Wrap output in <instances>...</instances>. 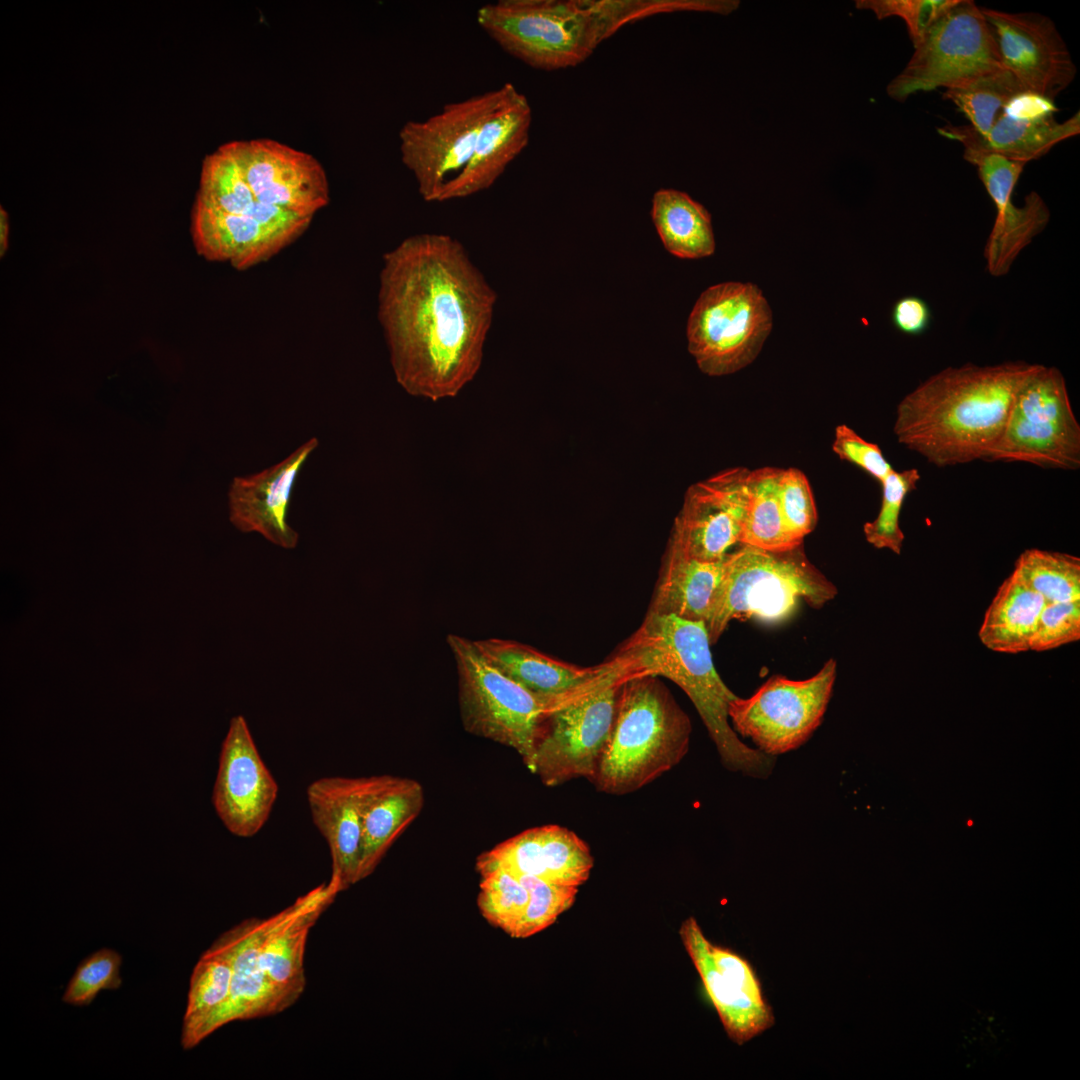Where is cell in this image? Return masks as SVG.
I'll list each match as a JSON object with an SVG mask.
<instances>
[{"mask_svg":"<svg viewBox=\"0 0 1080 1080\" xmlns=\"http://www.w3.org/2000/svg\"><path fill=\"white\" fill-rule=\"evenodd\" d=\"M750 470L735 467L691 485L668 547L704 562L722 561L740 542L749 501Z\"/></svg>","mask_w":1080,"mask_h":1080,"instance_id":"16","label":"cell"},{"mask_svg":"<svg viewBox=\"0 0 1080 1080\" xmlns=\"http://www.w3.org/2000/svg\"><path fill=\"white\" fill-rule=\"evenodd\" d=\"M423 806L424 790L418 781L390 775L367 777L358 882L374 872Z\"/></svg>","mask_w":1080,"mask_h":1080,"instance_id":"28","label":"cell"},{"mask_svg":"<svg viewBox=\"0 0 1080 1080\" xmlns=\"http://www.w3.org/2000/svg\"><path fill=\"white\" fill-rule=\"evenodd\" d=\"M780 471L774 467L750 471L749 501L739 542L742 545L772 552L802 545L792 538L783 520L778 499Z\"/></svg>","mask_w":1080,"mask_h":1080,"instance_id":"33","label":"cell"},{"mask_svg":"<svg viewBox=\"0 0 1080 1080\" xmlns=\"http://www.w3.org/2000/svg\"><path fill=\"white\" fill-rule=\"evenodd\" d=\"M1044 598L1010 574L987 607L978 636L989 650L1018 654L1030 650Z\"/></svg>","mask_w":1080,"mask_h":1080,"instance_id":"30","label":"cell"},{"mask_svg":"<svg viewBox=\"0 0 1080 1080\" xmlns=\"http://www.w3.org/2000/svg\"><path fill=\"white\" fill-rule=\"evenodd\" d=\"M837 594L806 558L801 546L772 552L742 545L724 559L722 583L706 623L715 643L734 619L776 623L790 617L801 601L820 608Z\"/></svg>","mask_w":1080,"mask_h":1080,"instance_id":"7","label":"cell"},{"mask_svg":"<svg viewBox=\"0 0 1080 1080\" xmlns=\"http://www.w3.org/2000/svg\"><path fill=\"white\" fill-rule=\"evenodd\" d=\"M482 124L470 159L446 196L466 198L489 189L529 143L532 109L526 96L511 84Z\"/></svg>","mask_w":1080,"mask_h":1080,"instance_id":"24","label":"cell"},{"mask_svg":"<svg viewBox=\"0 0 1080 1080\" xmlns=\"http://www.w3.org/2000/svg\"><path fill=\"white\" fill-rule=\"evenodd\" d=\"M556 702L546 713L536 743L531 773L548 787L573 779L592 782L610 738L622 682L630 677L622 664Z\"/></svg>","mask_w":1080,"mask_h":1080,"instance_id":"8","label":"cell"},{"mask_svg":"<svg viewBox=\"0 0 1080 1080\" xmlns=\"http://www.w3.org/2000/svg\"><path fill=\"white\" fill-rule=\"evenodd\" d=\"M482 654L503 674L534 696L554 704L611 672L616 662L579 667L513 640H474Z\"/></svg>","mask_w":1080,"mask_h":1080,"instance_id":"27","label":"cell"},{"mask_svg":"<svg viewBox=\"0 0 1080 1080\" xmlns=\"http://www.w3.org/2000/svg\"><path fill=\"white\" fill-rule=\"evenodd\" d=\"M503 85L444 105L422 121H408L399 132L400 154L427 202H445L465 169L477 135L503 96Z\"/></svg>","mask_w":1080,"mask_h":1080,"instance_id":"13","label":"cell"},{"mask_svg":"<svg viewBox=\"0 0 1080 1080\" xmlns=\"http://www.w3.org/2000/svg\"><path fill=\"white\" fill-rule=\"evenodd\" d=\"M278 785L263 762L245 718L233 717L221 746L212 792L215 811L235 836L248 838L267 822Z\"/></svg>","mask_w":1080,"mask_h":1080,"instance_id":"18","label":"cell"},{"mask_svg":"<svg viewBox=\"0 0 1080 1080\" xmlns=\"http://www.w3.org/2000/svg\"><path fill=\"white\" fill-rule=\"evenodd\" d=\"M480 876L477 904L481 915L511 936L527 907V888L516 874L507 870L495 869Z\"/></svg>","mask_w":1080,"mask_h":1080,"instance_id":"36","label":"cell"},{"mask_svg":"<svg viewBox=\"0 0 1080 1080\" xmlns=\"http://www.w3.org/2000/svg\"><path fill=\"white\" fill-rule=\"evenodd\" d=\"M269 924L267 918H249L217 939L227 950L232 964L230 995L200 1033V1042L226 1024L280 1013L289 1005L261 977L258 951Z\"/></svg>","mask_w":1080,"mask_h":1080,"instance_id":"26","label":"cell"},{"mask_svg":"<svg viewBox=\"0 0 1080 1080\" xmlns=\"http://www.w3.org/2000/svg\"><path fill=\"white\" fill-rule=\"evenodd\" d=\"M593 865L586 842L558 825L527 829L483 852L476 860L480 875L503 869L574 887L588 880Z\"/></svg>","mask_w":1080,"mask_h":1080,"instance_id":"22","label":"cell"},{"mask_svg":"<svg viewBox=\"0 0 1080 1080\" xmlns=\"http://www.w3.org/2000/svg\"><path fill=\"white\" fill-rule=\"evenodd\" d=\"M920 480L915 468L893 470L882 482V501L878 515L866 522L863 532L866 541L877 549H888L900 554L904 533L899 524L900 512L906 496L916 488Z\"/></svg>","mask_w":1080,"mask_h":1080,"instance_id":"37","label":"cell"},{"mask_svg":"<svg viewBox=\"0 0 1080 1080\" xmlns=\"http://www.w3.org/2000/svg\"><path fill=\"white\" fill-rule=\"evenodd\" d=\"M931 310L928 303L914 295L898 299L891 311L893 326L906 335H921L931 323Z\"/></svg>","mask_w":1080,"mask_h":1080,"instance_id":"44","label":"cell"},{"mask_svg":"<svg viewBox=\"0 0 1080 1080\" xmlns=\"http://www.w3.org/2000/svg\"><path fill=\"white\" fill-rule=\"evenodd\" d=\"M1023 92L1026 90L1019 80L1007 69L1000 68L945 89L943 98L966 116L974 131L984 135L1009 103Z\"/></svg>","mask_w":1080,"mask_h":1080,"instance_id":"34","label":"cell"},{"mask_svg":"<svg viewBox=\"0 0 1080 1080\" xmlns=\"http://www.w3.org/2000/svg\"><path fill=\"white\" fill-rule=\"evenodd\" d=\"M914 48L905 68L887 86L896 101L956 87L1003 68L981 7L971 0H957Z\"/></svg>","mask_w":1080,"mask_h":1080,"instance_id":"12","label":"cell"},{"mask_svg":"<svg viewBox=\"0 0 1080 1080\" xmlns=\"http://www.w3.org/2000/svg\"><path fill=\"white\" fill-rule=\"evenodd\" d=\"M497 294L454 237L420 233L383 256L378 318L398 384L456 397L479 372Z\"/></svg>","mask_w":1080,"mask_h":1080,"instance_id":"1","label":"cell"},{"mask_svg":"<svg viewBox=\"0 0 1080 1080\" xmlns=\"http://www.w3.org/2000/svg\"><path fill=\"white\" fill-rule=\"evenodd\" d=\"M1055 110L1053 101L1026 91L1009 103L984 135L970 125L947 124L938 132L960 142L965 149L997 154L1027 164L1080 133L1079 112L1058 122L1054 117Z\"/></svg>","mask_w":1080,"mask_h":1080,"instance_id":"20","label":"cell"},{"mask_svg":"<svg viewBox=\"0 0 1080 1080\" xmlns=\"http://www.w3.org/2000/svg\"><path fill=\"white\" fill-rule=\"evenodd\" d=\"M9 237V218L7 212L0 207V255L6 253Z\"/></svg>","mask_w":1080,"mask_h":1080,"instance_id":"45","label":"cell"},{"mask_svg":"<svg viewBox=\"0 0 1080 1080\" xmlns=\"http://www.w3.org/2000/svg\"><path fill=\"white\" fill-rule=\"evenodd\" d=\"M529 892L525 912L511 937L524 939L551 926L576 900L578 887L560 885L529 875H517Z\"/></svg>","mask_w":1080,"mask_h":1080,"instance_id":"38","label":"cell"},{"mask_svg":"<svg viewBox=\"0 0 1080 1080\" xmlns=\"http://www.w3.org/2000/svg\"><path fill=\"white\" fill-rule=\"evenodd\" d=\"M1039 366L969 363L931 375L897 406L893 431L898 442L938 467L985 460L1002 435L1019 389Z\"/></svg>","mask_w":1080,"mask_h":1080,"instance_id":"3","label":"cell"},{"mask_svg":"<svg viewBox=\"0 0 1080 1080\" xmlns=\"http://www.w3.org/2000/svg\"><path fill=\"white\" fill-rule=\"evenodd\" d=\"M231 982V959L216 939L192 971L181 1030L183 1049H192L200 1043L203 1027L227 1001Z\"/></svg>","mask_w":1080,"mask_h":1080,"instance_id":"32","label":"cell"},{"mask_svg":"<svg viewBox=\"0 0 1080 1080\" xmlns=\"http://www.w3.org/2000/svg\"><path fill=\"white\" fill-rule=\"evenodd\" d=\"M832 450L840 459L860 467L880 483L894 470L877 444L866 441L845 424L836 427Z\"/></svg>","mask_w":1080,"mask_h":1080,"instance_id":"43","label":"cell"},{"mask_svg":"<svg viewBox=\"0 0 1080 1080\" xmlns=\"http://www.w3.org/2000/svg\"><path fill=\"white\" fill-rule=\"evenodd\" d=\"M318 444L312 437L279 463L235 477L228 492L231 523L242 532L259 533L279 547L295 548L299 535L287 523L290 497L298 474Z\"/></svg>","mask_w":1080,"mask_h":1080,"instance_id":"21","label":"cell"},{"mask_svg":"<svg viewBox=\"0 0 1080 1080\" xmlns=\"http://www.w3.org/2000/svg\"><path fill=\"white\" fill-rule=\"evenodd\" d=\"M772 311L752 283L725 282L707 288L687 323L688 350L709 376L735 373L751 364L772 329Z\"/></svg>","mask_w":1080,"mask_h":1080,"instance_id":"11","label":"cell"},{"mask_svg":"<svg viewBox=\"0 0 1080 1080\" xmlns=\"http://www.w3.org/2000/svg\"><path fill=\"white\" fill-rule=\"evenodd\" d=\"M724 559L699 561L668 547L648 612L706 625L722 583Z\"/></svg>","mask_w":1080,"mask_h":1080,"instance_id":"29","label":"cell"},{"mask_svg":"<svg viewBox=\"0 0 1080 1080\" xmlns=\"http://www.w3.org/2000/svg\"><path fill=\"white\" fill-rule=\"evenodd\" d=\"M341 892L329 879L269 917L258 952L262 978L293 1005L305 989L304 954L311 928Z\"/></svg>","mask_w":1080,"mask_h":1080,"instance_id":"23","label":"cell"},{"mask_svg":"<svg viewBox=\"0 0 1080 1080\" xmlns=\"http://www.w3.org/2000/svg\"><path fill=\"white\" fill-rule=\"evenodd\" d=\"M447 643L456 663L465 730L514 749L530 771L542 721L553 704L503 674L474 640L449 634Z\"/></svg>","mask_w":1080,"mask_h":1080,"instance_id":"9","label":"cell"},{"mask_svg":"<svg viewBox=\"0 0 1080 1080\" xmlns=\"http://www.w3.org/2000/svg\"><path fill=\"white\" fill-rule=\"evenodd\" d=\"M829 659L812 677L791 680L775 675L749 698L736 696L728 706L733 730L756 749L775 757L802 746L819 727L836 679Z\"/></svg>","mask_w":1080,"mask_h":1080,"instance_id":"14","label":"cell"},{"mask_svg":"<svg viewBox=\"0 0 1080 1080\" xmlns=\"http://www.w3.org/2000/svg\"><path fill=\"white\" fill-rule=\"evenodd\" d=\"M366 784L367 777H323L307 788L312 820L330 850V878L341 892L358 882Z\"/></svg>","mask_w":1080,"mask_h":1080,"instance_id":"25","label":"cell"},{"mask_svg":"<svg viewBox=\"0 0 1080 1080\" xmlns=\"http://www.w3.org/2000/svg\"><path fill=\"white\" fill-rule=\"evenodd\" d=\"M963 157L975 165L996 207V218L984 248L986 269L994 277L1006 275L1017 256L1047 226L1050 211L1043 198L1030 192L1022 206L1014 204L1015 185L1026 165L997 154L965 149Z\"/></svg>","mask_w":1080,"mask_h":1080,"instance_id":"19","label":"cell"},{"mask_svg":"<svg viewBox=\"0 0 1080 1080\" xmlns=\"http://www.w3.org/2000/svg\"><path fill=\"white\" fill-rule=\"evenodd\" d=\"M957 0H857V9L872 11L878 20L889 17L901 18L915 46L928 29Z\"/></svg>","mask_w":1080,"mask_h":1080,"instance_id":"41","label":"cell"},{"mask_svg":"<svg viewBox=\"0 0 1080 1080\" xmlns=\"http://www.w3.org/2000/svg\"><path fill=\"white\" fill-rule=\"evenodd\" d=\"M778 499L786 528L802 544L817 524V511L807 477L796 468L781 469Z\"/></svg>","mask_w":1080,"mask_h":1080,"instance_id":"40","label":"cell"},{"mask_svg":"<svg viewBox=\"0 0 1080 1080\" xmlns=\"http://www.w3.org/2000/svg\"><path fill=\"white\" fill-rule=\"evenodd\" d=\"M1080 600L1044 606L1030 642V650L1043 652L1079 641Z\"/></svg>","mask_w":1080,"mask_h":1080,"instance_id":"42","label":"cell"},{"mask_svg":"<svg viewBox=\"0 0 1080 1080\" xmlns=\"http://www.w3.org/2000/svg\"><path fill=\"white\" fill-rule=\"evenodd\" d=\"M691 732L688 715L658 677L626 678L614 726L591 783L610 795L639 790L682 761Z\"/></svg>","mask_w":1080,"mask_h":1080,"instance_id":"6","label":"cell"},{"mask_svg":"<svg viewBox=\"0 0 1080 1080\" xmlns=\"http://www.w3.org/2000/svg\"><path fill=\"white\" fill-rule=\"evenodd\" d=\"M679 934L733 1042L742 1045L774 1025L773 1010L761 981L746 958L711 943L694 917L683 921Z\"/></svg>","mask_w":1080,"mask_h":1080,"instance_id":"15","label":"cell"},{"mask_svg":"<svg viewBox=\"0 0 1080 1080\" xmlns=\"http://www.w3.org/2000/svg\"><path fill=\"white\" fill-rule=\"evenodd\" d=\"M121 955L110 948H101L86 957L69 980L62 1001L69 1005H89L102 990L121 986Z\"/></svg>","mask_w":1080,"mask_h":1080,"instance_id":"39","label":"cell"},{"mask_svg":"<svg viewBox=\"0 0 1080 1080\" xmlns=\"http://www.w3.org/2000/svg\"><path fill=\"white\" fill-rule=\"evenodd\" d=\"M1001 66L1026 91L1053 101L1076 76V66L1054 22L1040 13L983 8Z\"/></svg>","mask_w":1080,"mask_h":1080,"instance_id":"17","label":"cell"},{"mask_svg":"<svg viewBox=\"0 0 1080 1080\" xmlns=\"http://www.w3.org/2000/svg\"><path fill=\"white\" fill-rule=\"evenodd\" d=\"M984 461L1080 467V425L1061 371L1041 365L1019 389L1001 437Z\"/></svg>","mask_w":1080,"mask_h":1080,"instance_id":"10","label":"cell"},{"mask_svg":"<svg viewBox=\"0 0 1080 1080\" xmlns=\"http://www.w3.org/2000/svg\"><path fill=\"white\" fill-rule=\"evenodd\" d=\"M328 201L312 155L272 139L228 142L203 161L192 239L207 260L248 269L297 240Z\"/></svg>","mask_w":1080,"mask_h":1080,"instance_id":"2","label":"cell"},{"mask_svg":"<svg viewBox=\"0 0 1080 1080\" xmlns=\"http://www.w3.org/2000/svg\"><path fill=\"white\" fill-rule=\"evenodd\" d=\"M1012 574L1047 603L1080 600V558L1075 555L1027 549L1015 561Z\"/></svg>","mask_w":1080,"mask_h":1080,"instance_id":"35","label":"cell"},{"mask_svg":"<svg viewBox=\"0 0 1080 1080\" xmlns=\"http://www.w3.org/2000/svg\"><path fill=\"white\" fill-rule=\"evenodd\" d=\"M644 18L639 0H499L476 20L506 53L534 69L575 67L623 26Z\"/></svg>","mask_w":1080,"mask_h":1080,"instance_id":"5","label":"cell"},{"mask_svg":"<svg viewBox=\"0 0 1080 1080\" xmlns=\"http://www.w3.org/2000/svg\"><path fill=\"white\" fill-rule=\"evenodd\" d=\"M703 622L647 612L638 630L613 656L630 676L664 677L692 701L723 766L752 778L772 773L775 757L747 746L729 724L736 695L717 673Z\"/></svg>","mask_w":1080,"mask_h":1080,"instance_id":"4","label":"cell"},{"mask_svg":"<svg viewBox=\"0 0 1080 1080\" xmlns=\"http://www.w3.org/2000/svg\"><path fill=\"white\" fill-rule=\"evenodd\" d=\"M652 221L666 250L683 259H699L715 251L711 215L687 193L660 189L652 199Z\"/></svg>","mask_w":1080,"mask_h":1080,"instance_id":"31","label":"cell"}]
</instances>
